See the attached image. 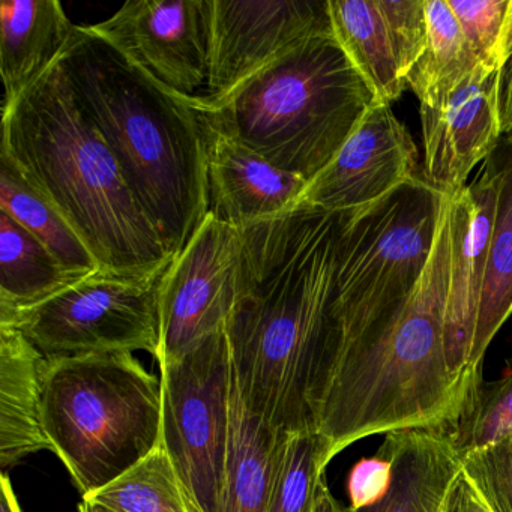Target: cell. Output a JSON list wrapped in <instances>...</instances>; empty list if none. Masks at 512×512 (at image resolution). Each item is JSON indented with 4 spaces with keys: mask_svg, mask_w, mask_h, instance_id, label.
<instances>
[{
    "mask_svg": "<svg viewBox=\"0 0 512 512\" xmlns=\"http://www.w3.org/2000/svg\"><path fill=\"white\" fill-rule=\"evenodd\" d=\"M160 446L193 512L220 511L232 433V358L226 328L160 364Z\"/></svg>",
    "mask_w": 512,
    "mask_h": 512,
    "instance_id": "52a82bcc",
    "label": "cell"
},
{
    "mask_svg": "<svg viewBox=\"0 0 512 512\" xmlns=\"http://www.w3.org/2000/svg\"><path fill=\"white\" fill-rule=\"evenodd\" d=\"M326 32H332L329 0H212L211 67L200 103H221L263 68Z\"/></svg>",
    "mask_w": 512,
    "mask_h": 512,
    "instance_id": "8fae6325",
    "label": "cell"
},
{
    "mask_svg": "<svg viewBox=\"0 0 512 512\" xmlns=\"http://www.w3.org/2000/svg\"><path fill=\"white\" fill-rule=\"evenodd\" d=\"M43 427L77 490L94 493L160 446L163 389L133 352L49 359Z\"/></svg>",
    "mask_w": 512,
    "mask_h": 512,
    "instance_id": "5b68a950",
    "label": "cell"
},
{
    "mask_svg": "<svg viewBox=\"0 0 512 512\" xmlns=\"http://www.w3.org/2000/svg\"><path fill=\"white\" fill-rule=\"evenodd\" d=\"M418 173V148L391 104L377 101L331 163L308 182L301 205L344 212L371 205Z\"/></svg>",
    "mask_w": 512,
    "mask_h": 512,
    "instance_id": "5bb4252c",
    "label": "cell"
},
{
    "mask_svg": "<svg viewBox=\"0 0 512 512\" xmlns=\"http://www.w3.org/2000/svg\"><path fill=\"white\" fill-rule=\"evenodd\" d=\"M208 130L209 212L241 229L301 205L308 181L278 167L236 140Z\"/></svg>",
    "mask_w": 512,
    "mask_h": 512,
    "instance_id": "9a60e30c",
    "label": "cell"
},
{
    "mask_svg": "<svg viewBox=\"0 0 512 512\" xmlns=\"http://www.w3.org/2000/svg\"><path fill=\"white\" fill-rule=\"evenodd\" d=\"M166 271L146 277L97 271L35 307L0 313V325L19 329L47 359L143 350L158 361Z\"/></svg>",
    "mask_w": 512,
    "mask_h": 512,
    "instance_id": "ba28073f",
    "label": "cell"
},
{
    "mask_svg": "<svg viewBox=\"0 0 512 512\" xmlns=\"http://www.w3.org/2000/svg\"><path fill=\"white\" fill-rule=\"evenodd\" d=\"M74 29L76 25L56 0H4L0 4L2 109L16 103L52 70Z\"/></svg>",
    "mask_w": 512,
    "mask_h": 512,
    "instance_id": "e0dca14e",
    "label": "cell"
},
{
    "mask_svg": "<svg viewBox=\"0 0 512 512\" xmlns=\"http://www.w3.org/2000/svg\"><path fill=\"white\" fill-rule=\"evenodd\" d=\"M463 472L494 512H512V436L464 455Z\"/></svg>",
    "mask_w": 512,
    "mask_h": 512,
    "instance_id": "f546056e",
    "label": "cell"
},
{
    "mask_svg": "<svg viewBox=\"0 0 512 512\" xmlns=\"http://www.w3.org/2000/svg\"><path fill=\"white\" fill-rule=\"evenodd\" d=\"M175 94L205 97L211 67L212 0H137L89 26Z\"/></svg>",
    "mask_w": 512,
    "mask_h": 512,
    "instance_id": "30bf717a",
    "label": "cell"
},
{
    "mask_svg": "<svg viewBox=\"0 0 512 512\" xmlns=\"http://www.w3.org/2000/svg\"><path fill=\"white\" fill-rule=\"evenodd\" d=\"M332 34L377 100L392 104L407 89L377 0H329Z\"/></svg>",
    "mask_w": 512,
    "mask_h": 512,
    "instance_id": "7402d4cb",
    "label": "cell"
},
{
    "mask_svg": "<svg viewBox=\"0 0 512 512\" xmlns=\"http://www.w3.org/2000/svg\"><path fill=\"white\" fill-rule=\"evenodd\" d=\"M49 359L19 331L0 325V464L4 469L52 451L43 427V382Z\"/></svg>",
    "mask_w": 512,
    "mask_h": 512,
    "instance_id": "ac0fdd59",
    "label": "cell"
},
{
    "mask_svg": "<svg viewBox=\"0 0 512 512\" xmlns=\"http://www.w3.org/2000/svg\"><path fill=\"white\" fill-rule=\"evenodd\" d=\"M427 41L407 76L419 104L434 106L460 88L479 67L448 0H425Z\"/></svg>",
    "mask_w": 512,
    "mask_h": 512,
    "instance_id": "cb8c5ba5",
    "label": "cell"
},
{
    "mask_svg": "<svg viewBox=\"0 0 512 512\" xmlns=\"http://www.w3.org/2000/svg\"><path fill=\"white\" fill-rule=\"evenodd\" d=\"M500 112H502L503 134L512 136V56L503 70Z\"/></svg>",
    "mask_w": 512,
    "mask_h": 512,
    "instance_id": "d6a6232c",
    "label": "cell"
},
{
    "mask_svg": "<svg viewBox=\"0 0 512 512\" xmlns=\"http://www.w3.org/2000/svg\"><path fill=\"white\" fill-rule=\"evenodd\" d=\"M0 211L34 233L74 277L100 271L94 254L76 230L22 175L16 164L0 154Z\"/></svg>",
    "mask_w": 512,
    "mask_h": 512,
    "instance_id": "603a6c76",
    "label": "cell"
},
{
    "mask_svg": "<svg viewBox=\"0 0 512 512\" xmlns=\"http://www.w3.org/2000/svg\"><path fill=\"white\" fill-rule=\"evenodd\" d=\"M485 161L496 176L497 197L487 277L470 358V368L476 374H482L485 352L512 314V136L502 137Z\"/></svg>",
    "mask_w": 512,
    "mask_h": 512,
    "instance_id": "ffe728a7",
    "label": "cell"
},
{
    "mask_svg": "<svg viewBox=\"0 0 512 512\" xmlns=\"http://www.w3.org/2000/svg\"><path fill=\"white\" fill-rule=\"evenodd\" d=\"M58 67L175 259L209 212L202 113L89 26H76Z\"/></svg>",
    "mask_w": 512,
    "mask_h": 512,
    "instance_id": "7a4b0ae2",
    "label": "cell"
},
{
    "mask_svg": "<svg viewBox=\"0 0 512 512\" xmlns=\"http://www.w3.org/2000/svg\"><path fill=\"white\" fill-rule=\"evenodd\" d=\"M313 512H344L343 506L340 505V502L335 499L334 494L329 490L325 476L320 479L319 485H317Z\"/></svg>",
    "mask_w": 512,
    "mask_h": 512,
    "instance_id": "836d02e7",
    "label": "cell"
},
{
    "mask_svg": "<svg viewBox=\"0 0 512 512\" xmlns=\"http://www.w3.org/2000/svg\"><path fill=\"white\" fill-rule=\"evenodd\" d=\"M343 212L299 205L241 227L226 334L245 407L286 434L314 431L310 395L334 329Z\"/></svg>",
    "mask_w": 512,
    "mask_h": 512,
    "instance_id": "6da1fadb",
    "label": "cell"
},
{
    "mask_svg": "<svg viewBox=\"0 0 512 512\" xmlns=\"http://www.w3.org/2000/svg\"><path fill=\"white\" fill-rule=\"evenodd\" d=\"M328 464L325 440L316 431L287 434L266 512H313L317 485Z\"/></svg>",
    "mask_w": 512,
    "mask_h": 512,
    "instance_id": "484cf974",
    "label": "cell"
},
{
    "mask_svg": "<svg viewBox=\"0 0 512 512\" xmlns=\"http://www.w3.org/2000/svg\"><path fill=\"white\" fill-rule=\"evenodd\" d=\"M392 481V461L382 448L373 457L356 461L347 478L349 508L359 509L385 496Z\"/></svg>",
    "mask_w": 512,
    "mask_h": 512,
    "instance_id": "4dcf8cb0",
    "label": "cell"
},
{
    "mask_svg": "<svg viewBox=\"0 0 512 512\" xmlns=\"http://www.w3.org/2000/svg\"><path fill=\"white\" fill-rule=\"evenodd\" d=\"M382 11L392 53L406 80L424 52L427 41L425 0H377Z\"/></svg>",
    "mask_w": 512,
    "mask_h": 512,
    "instance_id": "f1b7e54d",
    "label": "cell"
},
{
    "mask_svg": "<svg viewBox=\"0 0 512 512\" xmlns=\"http://www.w3.org/2000/svg\"><path fill=\"white\" fill-rule=\"evenodd\" d=\"M0 512H23L20 508L19 500L14 493L13 484H11L10 476L2 473V481H0Z\"/></svg>",
    "mask_w": 512,
    "mask_h": 512,
    "instance_id": "e575fe53",
    "label": "cell"
},
{
    "mask_svg": "<svg viewBox=\"0 0 512 512\" xmlns=\"http://www.w3.org/2000/svg\"><path fill=\"white\" fill-rule=\"evenodd\" d=\"M443 202L418 175L371 205L343 212L334 329L325 356L341 338L388 319L406 304L433 253Z\"/></svg>",
    "mask_w": 512,
    "mask_h": 512,
    "instance_id": "8992f818",
    "label": "cell"
},
{
    "mask_svg": "<svg viewBox=\"0 0 512 512\" xmlns=\"http://www.w3.org/2000/svg\"><path fill=\"white\" fill-rule=\"evenodd\" d=\"M79 512H112L109 509L104 508V506L97 505V503L88 502V500H83L79 505Z\"/></svg>",
    "mask_w": 512,
    "mask_h": 512,
    "instance_id": "d590c367",
    "label": "cell"
},
{
    "mask_svg": "<svg viewBox=\"0 0 512 512\" xmlns=\"http://www.w3.org/2000/svg\"><path fill=\"white\" fill-rule=\"evenodd\" d=\"M112 512H193L161 446L101 490L82 497Z\"/></svg>",
    "mask_w": 512,
    "mask_h": 512,
    "instance_id": "d4e9b609",
    "label": "cell"
},
{
    "mask_svg": "<svg viewBox=\"0 0 512 512\" xmlns=\"http://www.w3.org/2000/svg\"><path fill=\"white\" fill-rule=\"evenodd\" d=\"M0 154L76 230L101 272L146 277L166 271L173 262L97 125L77 104L58 62L16 103L2 109Z\"/></svg>",
    "mask_w": 512,
    "mask_h": 512,
    "instance_id": "3957f363",
    "label": "cell"
},
{
    "mask_svg": "<svg viewBox=\"0 0 512 512\" xmlns=\"http://www.w3.org/2000/svg\"><path fill=\"white\" fill-rule=\"evenodd\" d=\"M286 436L245 407L232 371V433L218 512H266Z\"/></svg>",
    "mask_w": 512,
    "mask_h": 512,
    "instance_id": "d6986e66",
    "label": "cell"
},
{
    "mask_svg": "<svg viewBox=\"0 0 512 512\" xmlns=\"http://www.w3.org/2000/svg\"><path fill=\"white\" fill-rule=\"evenodd\" d=\"M377 101L326 32L263 68L221 103L194 104L211 130L310 182Z\"/></svg>",
    "mask_w": 512,
    "mask_h": 512,
    "instance_id": "277c9868",
    "label": "cell"
},
{
    "mask_svg": "<svg viewBox=\"0 0 512 512\" xmlns=\"http://www.w3.org/2000/svg\"><path fill=\"white\" fill-rule=\"evenodd\" d=\"M380 448L392 461L388 491L371 505L344 512H446L463 467L452 431H392Z\"/></svg>",
    "mask_w": 512,
    "mask_h": 512,
    "instance_id": "2e32d148",
    "label": "cell"
},
{
    "mask_svg": "<svg viewBox=\"0 0 512 512\" xmlns=\"http://www.w3.org/2000/svg\"><path fill=\"white\" fill-rule=\"evenodd\" d=\"M239 260V229L206 215L161 280L160 364L181 358L226 328L235 305Z\"/></svg>",
    "mask_w": 512,
    "mask_h": 512,
    "instance_id": "9c48e42d",
    "label": "cell"
},
{
    "mask_svg": "<svg viewBox=\"0 0 512 512\" xmlns=\"http://www.w3.org/2000/svg\"><path fill=\"white\" fill-rule=\"evenodd\" d=\"M451 493H452V491H451ZM446 512H460V511H458L457 506H455V503L452 502L451 496H449L448 508H446Z\"/></svg>",
    "mask_w": 512,
    "mask_h": 512,
    "instance_id": "8d00e7d4",
    "label": "cell"
},
{
    "mask_svg": "<svg viewBox=\"0 0 512 512\" xmlns=\"http://www.w3.org/2000/svg\"><path fill=\"white\" fill-rule=\"evenodd\" d=\"M79 280L34 233L0 211V313L35 307Z\"/></svg>",
    "mask_w": 512,
    "mask_h": 512,
    "instance_id": "44dd1931",
    "label": "cell"
},
{
    "mask_svg": "<svg viewBox=\"0 0 512 512\" xmlns=\"http://www.w3.org/2000/svg\"><path fill=\"white\" fill-rule=\"evenodd\" d=\"M496 197V176L484 161L475 181L449 199L445 346L452 374L469 386L482 383L481 374L470 368V358L487 277Z\"/></svg>",
    "mask_w": 512,
    "mask_h": 512,
    "instance_id": "7c38bea8",
    "label": "cell"
},
{
    "mask_svg": "<svg viewBox=\"0 0 512 512\" xmlns=\"http://www.w3.org/2000/svg\"><path fill=\"white\" fill-rule=\"evenodd\" d=\"M451 500L460 512H494L475 485L464 475L461 467L460 475L452 488Z\"/></svg>",
    "mask_w": 512,
    "mask_h": 512,
    "instance_id": "1f68e13d",
    "label": "cell"
},
{
    "mask_svg": "<svg viewBox=\"0 0 512 512\" xmlns=\"http://www.w3.org/2000/svg\"><path fill=\"white\" fill-rule=\"evenodd\" d=\"M452 434L461 457L512 436V370L476 388Z\"/></svg>",
    "mask_w": 512,
    "mask_h": 512,
    "instance_id": "4316f807",
    "label": "cell"
},
{
    "mask_svg": "<svg viewBox=\"0 0 512 512\" xmlns=\"http://www.w3.org/2000/svg\"><path fill=\"white\" fill-rule=\"evenodd\" d=\"M479 65L503 71L512 56V0H448Z\"/></svg>",
    "mask_w": 512,
    "mask_h": 512,
    "instance_id": "83f0119b",
    "label": "cell"
},
{
    "mask_svg": "<svg viewBox=\"0 0 512 512\" xmlns=\"http://www.w3.org/2000/svg\"><path fill=\"white\" fill-rule=\"evenodd\" d=\"M503 71L479 65L451 95L434 106L419 104L421 176L443 197L457 196L478 164L493 154L503 136L500 95Z\"/></svg>",
    "mask_w": 512,
    "mask_h": 512,
    "instance_id": "4fadbf2b",
    "label": "cell"
}]
</instances>
